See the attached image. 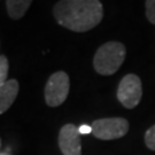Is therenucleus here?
I'll return each instance as SVG.
<instances>
[{"label": "nucleus", "mask_w": 155, "mask_h": 155, "mask_svg": "<svg viewBox=\"0 0 155 155\" xmlns=\"http://www.w3.org/2000/svg\"><path fill=\"white\" fill-rule=\"evenodd\" d=\"M78 131L81 134H90V133H92V127L87 125V124H82L78 127Z\"/></svg>", "instance_id": "obj_12"}, {"label": "nucleus", "mask_w": 155, "mask_h": 155, "mask_svg": "<svg viewBox=\"0 0 155 155\" xmlns=\"http://www.w3.org/2000/svg\"><path fill=\"white\" fill-rule=\"evenodd\" d=\"M53 14L61 27L86 32L101 22L104 7L98 0H61L54 5Z\"/></svg>", "instance_id": "obj_1"}, {"label": "nucleus", "mask_w": 155, "mask_h": 155, "mask_svg": "<svg viewBox=\"0 0 155 155\" xmlns=\"http://www.w3.org/2000/svg\"><path fill=\"white\" fill-rule=\"evenodd\" d=\"M127 50L120 41H108L101 45L93 58L94 70L102 76H110L121 68Z\"/></svg>", "instance_id": "obj_2"}, {"label": "nucleus", "mask_w": 155, "mask_h": 155, "mask_svg": "<svg viewBox=\"0 0 155 155\" xmlns=\"http://www.w3.org/2000/svg\"><path fill=\"white\" fill-rule=\"evenodd\" d=\"M70 90L69 76L64 71H56L51 75L45 86V101L50 107L61 106L68 98Z\"/></svg>", "instance_id": "obj_3"}, {"label": "nucleus", "mask_w": 155, "mask_h": 155, "mask_svg": "<svg viewBox=\"0 0 155 155\" xmlns=\"http://www.w3.org/2000/svg\"><path fill=\"white\" fill-rule=\"evenodd\" d=\"M117 99L127 109L137 107L143 97V85L140 78L134 74H129L121 79L117 87Z\"/></svg>", "instance_id": "obj_5"}, {"label": "nucleus", "mask_w": 155, "mask_h": 155, "mask_svg": "<svg viewBox=\"0 0 155 155\" xmlns=\"http://www.w3.org/2000/svg\"><path fill=\"white\" fill-rule=\"evenodd\" d=\"M92 134L101 140H114L124 137L129 131V122L123 117L100 118L92 123Z\"/></svg>", "instance_id": "obj_4"}, {"label": "nucleus", "mask_w": 155, "mask_h": 155, "mask_svg": "<svg viewBox=\"0 0 155 155\" xmlns=\"http://www.w3.org/2000/svg\"><path fill=\"white\" fill-rule=\"evenodd\" d=\"M145 144L150 150L155 152V124L145 133Z\"/></svg>", "instance_id": "obj_10"}, {"label": "nucleus", "mask_w": 155, "mask_h": 155, "mask_svg": "<svg viewBox=\"0 0 155 155\" xmlns=\"http://www.w3.org/2000/svg\"><path fill=\"white\" fill-rule=\"evenodd\" d=\"M8 59L5 55H0V87L7 83V76H8Z\"/></svg>", "instance_id": "obj_9"}, {"label": "nucleus", "mask_w": 155, "mask_h": 155, "mask_svg": "<svg viewBox=\"0 0 155 155\" xmlns=\"http://www.w3.org/2000/svg\"><path fill=\"white\" fill-rule=\"evenodd\" d=\"M59 147L63 155H82V141L78 127L69 123L60 129Z\"/></svg>", "instance_id": "obj_6"}, {"label": "nucleus", "mask_w": 155, "mask_h": 155, "mask_svg": "<svg viewBox=\"0 0 155 155\" xmlns=\"http://www.w3.org/2000/svg\"><path fill=\"white\" fill-rule=\"evenodd\" d=\"M18 82L16 79H8L5 85L0 87V115L11 108L18 94Z\"/></svg>", "instance_id": "obj_7"}, {"label": "nucleus", "mask_w": 155, "mask_h": 155, "mask_svg": "<svg viewBox=\"0 0 155 155\" xmlns=\"http://www.w3.org/2000/svg\"><path fill=\"white\" fill-rule=\"evenodd\" d=\"M0 150H1V139H0ZM1 153V152H0Z\"/></svg>", "instance_id": "obj_14"}, {"label": "nucleus", "mask_w": 155, "mask_h": 155, "mask_svg": "<svg viewBox=\"0 0 155 155\" xmlns=\"http://www.w3.org/2000/svg\"><path fill=\"white\" fill-rule=\"evenodd\" d=\"M0 155H11V154H9V153H6V152H1Z\"/></svg>", "instance_id": "obj_13"}, {"label": "nucleus", "mask_w": 155, "mask_h": 155, "mask_svg": "<svg viewBox=\"0 0 155 155\" xmlns=\"http://www.w3.org/2000/svg\"><path fill=\"white\" fill-rule=\"evenodd\" d=\"M146 16L152 24H155V0H147L145 2Z\"/></svg>", "instance_id": "obj_11"}, {"label": "nucleus", "mask_w": 155, "mask_h": 155, "mask_svg": "<svg viewBox=\"0 0 155 155\" xmlns=\"http://www.w3.org/2000/svg\"><path fill=\"white\" fill-rule=\"evenodd\" d=\"M32 4L30 0H7L6 1V8L7 13L13 20H20L24 16L28 8Z\"/></svg>", "instance_id": "obj_8"}]
</instances>
